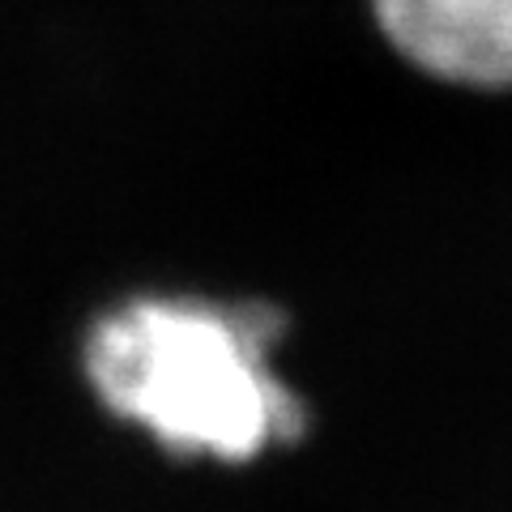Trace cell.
Returning a JSON list of instances; mask_svg holds the SVG:
<instances>
[{
	"instance_id": "obj_1",
	"label": "cell",
	"mask_w": 512,
	"mask_h": 512,
	"mask_svg": "<svg viewBox=\"0 0 512 512\" xmlns=\"http://www.w3.org/2000/svg\"><path fill=\"white\" fill-rule=\"evenodd\" d=\"M274 333L269 308L137 299L99 320L86 372L111 410L175 453L252 461L303 427L269 363Z\"/></svg>"
},
{
	"instance_id": "obj_2",
	"label": "cell",
	"mask_w": 512,
	"mask_h": 512,
	"mask_svg": "<svg viewBox=\"0 0 512 512\" xmlns=\"http://www.w3.org/2000/svg\"><path fill=\"white\" fill-rule=\"evenodd\" d=\"M376 22L414 69L453 86H512V0H376Z\"/></svg>"
}]
</instances>
